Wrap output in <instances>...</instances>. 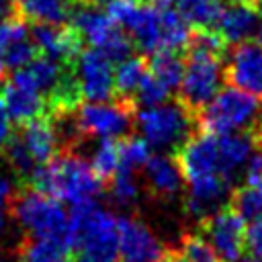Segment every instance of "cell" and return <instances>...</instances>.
<instances>
[{"label":"cell","mask_w":262,"mask_h":262,"mask_svg":"<svg viewBox=\"0 0 262 262\" xmlns=\"http://www.w3.org/2000/svg\"><path fill=\"white\" fill-rule=\"evenodd\" d=\"M147 70L170 92L178 90L182 76H184V53L182 51H170V49L156 51V53L147 55Z\"/></svg>","instance_id":"22"},{"label":"cell","mask_w":262,"mask_h":262,"mask_svg":"<svg viewBox=\"0 0 262 262\" xmlns=\"http://www.w3.org/2000/svg\"><path fill=\"white\" fill-rule=\"evenodd\" d=\"M168 96H170V90L160 80H156L147 70L141 84L137 86V92H135L133 100H135V104H141L143 108H149V106L164 104L168 100Z\"/></svg>","instance_id":"30"},{"label":"cell","mask_w":262,"mask_h":262,"mask_svg":"<svg viewBox=\"0 0 262 262\" xmlns=\"http://www.w3.org/2000/svg\"><path fill=\"white\" fill-rule=\"evenodd\" d=\"M18 12L29 23H51V25H68L76 0H16Z\"/></svg>","instance_id":"20"},{"label":"cell","mask_w":262,"mask_h":262,"mask_svg":"<svg viewBox=\"0 0 262 262\" xmlns=\"http://www.w3.org/2000/svg\"><path fill=\"white\" fill-rule=\"evenodd\" d=\"M162 262H188V260L180 250H168L166 256L162 258Z\"/></svg>","instance_id":"37"},{"label":"cell","mask_w":262,"mask_h":262,"mask_svg":"<svg viewBox=\"0 0 262 262\" xmlns=\"http://www.w3.org/2000/svg\"><path fill=\"white\" fill-rule=\"evenodd\" d=\"M237 262H262L260 258H256V256H250V258H239Z\"/></svg>","instance_id":"43"},{"label":"cell","mask_w":262,"mask_h":262,"mask_svg":"<svg viewBox=\"0 0 262 262\" xmlns=\"http://www.w3.org/2000/svg\"><path fill=\"white\" fill-rule=\"evenodd\" d=\"M149 145L139 135H125L119 139V168L135 172L137 168H143L149 160Z\"/></svg>","instance_id":"28"},{"label":"cell","mask_w":262,"mask_h":262,"mask_svg":"<svg viewBox=\"0 0 262 262\" xmlns=\"http://www.w3.org/2000/svg\"><path fill=\"white\" fill-rule=\"evenodd\" d=\"M31 39L41 55L57 63H72L76 61L78 53L82 51L84 43L80 35L68 25H51V23H33Z\"/></svg>","instance_id":"14"},{"label":"cell","mask_w":262,"mask_h":262,"mask_svg":"<svg viewBox=\"0 0 262 262\" xmlns=\"http://www.w3.org/2000/svg\"><path fill=\"white\" fill-rule=\"evenodd\" d=\"M16 16H20L16 0H0V23H6Z\"/></svg>","instance_id":"36"},{"label":"cell","mask_w":262,"mask_h":262,"mask_svg":"<svg viewBox=\"0 0 262 262\" xmlns=\"http://www.w3.org/2000/svg\"><path fill=\"white\" fill-rule=\"evenodd\" d=\"M119 262H162L166 246L137 217H119Z\"/></svg>","instance_id":"13"},{"label":"cell","mask_w":262,"mask_h":262,"mask_svg":"<svg viewBox=\"0 0 262 262\" xmlns=\"http://www.w3.org/2000/svg\"><path fill=\"white\" fill-rule=\"evenodd\" d=\"M244 178H246L248 184H254V186L262 188V145L250 158V162H248V166L244 170Z\"/></svg>","instance_id":"32"},{"label":"cell","mask_w":262,"mask_h":262,"mask_svg":"<svg viewBox=\"0 0 262 262\" xmlns=\"http://www.w3.org/2000/svg\"><path fill=\"white\" fill-rule=\"evenodd\" d=\"M178 12L196 29H215L225 0H174Z\"/></svg>","instance_id":"24"},{"label":"cell","mask_w":262,"mask_h":262,"mask_svg":"<svg viewBox=\"0 0 262 262\" xmlns=\"http://www.w3.org/2000/svg\"><path fill=\"white\" fill-rule=\"evenodd\" d=\"M139 2H149V0H139Z\"/></svg>","instance_id":"44"},{"label":"cell","mask_w":262,"mask_h":262,"mask_svg":"<svg viewBox=\"0 0 262 262\" xmlns=\"http://www.w3.org/2000/svg\"><path fill=\"white\" fill-rule=\"evenodd\" d=\"M18 262H72V252L55 239L23 235L14 248Z\"/></svg>","instance_id":"21"},{"label":"cell","mask_w":262,"mask_h":262,"mask_svg":"<svg viewBox=\"0 0 262 262\" xmlns=\"http://www.w3.org/2000/svg\"><path fill=\"white\" fill-rule=\"evenodd\" d=\"M252 129L256 131V135H258V147L262 145V106H260V111H258V117H256V123L252 125Z\"/></svg>","instance_id":"38"},{"label":"cell","mask_w":262,"mask_h":262,"mask_svg":"<svg viewBox=\"0 0 262 262\" xmlns=\"http://www.w3.org/2000/svg\"><path fill=\"white\" fill-rule=\"evenodd\" d=\"M133 100H108V102H84L74 111V123L80 135L86 137H113L121 139L129 135L137 111Z\"/></svg>","instance_id":"8"},{"label":"cell","mask_w":262,"mask_h":262,"mask_svg":"<svg viewBox=\"0 0 262 262\" xmlns=\"http://www.w3.org/2000/svg\"><path fill=\"white\" fill-rule=\"evenodd\" d=\"M258 111L260 104L252 94L229 86L219 90L215 98L201 111L196 117V127L199 131L211 135L246 131L256 123Z\"/></svg>","instance_id":"7"},{"label":"cell","mask_w":262,"mask_h":262,"mask_svg":"<svg viewBox=\"0 0 262 262\" xmlns=\"http://www.w3.org/2000/svg\"><path fill=\"white\" fill-rule=\"evenodd\" d=\"M143 168H145L147 186L154 196L168 201L180 192L184 178H182V172H180L174 156L156 154L147 160V164Z\"/></svg>","instance_id":"19"},{"label":"cell","mask_w":262,"mask_h":262,"mask_svg":"<svg viewBox=\"0 0 262 262\" xmlns=\"http://www.w3.org/2000/svg\"><path fill=\"white\" fill-rule=\"evenodd\" d=\"M145 74H147V57L141 53L139 55L135 53V55L127 57L125 61L117 63V68H115V98L133 100L137 86L141 84Z\"/></svg>","instance_id":"23"},{"label":"cell","mask_w":262,"mask_h":262,"mask_svg":"<svg viewBox=\"0 0 262 262\" xmlns=\"http://www.w3.org/2000/svg\"><path fill=\"white\" fill-rule=\"evenodd\" d=\"M246 221L227 205L199 221V233L221 262H237L246 252Z\"/></svg>","instance_id":"9"},{"label":"cell","mask_w":262,"mask_h":262,"mask_svg":"<svg viewBox=\"0 0 262 262\" xmlns=\"http://www.w3.org/2000/svg\"><path fill=\"white\" fill-rule=\"evenodd\" d=\"M246 250H250L252 256L262 260V219L254 221L246 229Z\"/></svg>","instance_id":"33"},{"label":"cell","mask_w":262,"mask_h":262,"mask_svg":"<svg viewBox=\"0 0 262 262\" xmlns=\"http://www.w3.org/2000/svg\"><path fill=\"white\" fill-rule=\"evenodd\" d=\"M260 27L258 4L250 0H229L225 2L215 31L225 39L227 45H237L250 41Z\"/></svg>","instance_id":"15"},{"label":"cell","mask_w":262,"mask_h":262,"mask_svg":"<svg viewBox=\"0 0 262 262\" xmlns=\"http://www.w3.org/2000/svg\"><path fill=\"white\" fill-rule=\"evenodd\" d=\"M4 227H6V215H4V211H0V235H2Z\"/></svg>","instance_id":"42"},{"label":"cell","mask_w":262,"mask_h":262,"mask_svg":"<svg viewBox=\"0 0 262 262\" xmlns=\"http://www.w3.org/2000/svg\"><path fill=\"white\" fill-rule=\"evenodd\" d=\"M86 4H92V6H108L113 0H82Z\"/></svg>","instance_id":"40"},{"label":"cell","mask_w":262,"mask_h":262,"mask_svg":"<svg viewBox=\"0 0 262 262\" xmlns=\"http://www.w3.org/2000/svg\"><path fill=\"white\" fill-rule=\"evenodd\" d=\"M227 207L235 215H239L244 221L254 223V221L262 219V188L248 184V182L231 188Z\"/></svg>","instance_id":"25"},{"label":"cell","mask_w":262,"mask_h":262,"mask_svg":"<svg viewBox=\"0 0 262 262\" xmlns=\"http://www.w3.org/2000/svg\"><path fill=\"white\" fill-rule=\"evenodd\" d=\"M10 123H12V119L8 115V108L4 104V98L0 94V154H2L4 145L8 143V139L12 137V125Z\"/></svg>","instance_id":"34"},{"label":"cell","mask_w":262,"mask_h":262,"mask_svg":"<svg viewBox=\"0 0 262 262\" xmlns=\"http://www.w3.org/2000/svg\"><path fill=\"white\" fill-rule=\"evenodd\" d=\"M108 190H111V196L117 205H129L137 199V192H139V186H137V180H135V172H129V170H117V174L113 176V180L108 182Z\"/></svg>","instance_id":"31"},{"label":"cell","mask_w":262,"mask_h":262,"mask_svg":"<svg viewBox=\"0 0 262 262\" xmlns=\"http://www.w3.org/2000/svg\"><path fill=\"white\" fill-rule=\"evenodd\" d=\"M184 53V76L178 86L176 100L196 119L201 111L215 98L223 82V57L182 51Z\"/></svg>","instance_id":"6"},{"label":"cell","mask_w":262,"mask_h":262,"mask_svg":"<svg viewBox=\"0 0 262 262\" xmlns=\"http://www.w3.org/2000/svg\"><path fill=\"white\" fill-rule=\"evenodd\" d=\"M68 248L72 262H119L117 217L96 201L72 205Z\"/></svg>","instance_id":"1"},{"label":"cell","mask_w":262,"mask_h":262,"mask_svg":"<svg viewBox=\"0 0 262 262\" xmlns=\"http://www.w3.org/2000/svg\"><path fill=\"white\" fill-rule=\"evenodd\" d=\"M6 209L8 215L20 223L25 235L55 239L68 246L70 211L63 209L61 201L43 194L33 186L18 184Z\"/></svg>","instance_id":"3"},{"label":"cell","mask_w":262,"mask_h":262,"mask_svg":"<svg viewBox=\"0 0 262 262\" xmlns=\"http://www.w3.org/2000/svg\"><path fill=\"white\" fill-rule=\"evenodd\" d=\"M135 125L149 147L168 156L176 154L186 139L199 131L196 119L178 100L141 108L135 117Z\"/></svg>","instance_id":"4"},{"label":"cell","mask_w":262,"mask_h":262,"mask_svg":"<svg viewBox=\"0 0 262 262\" xmlns=\"http://www.w3.org/2000/svg\"><path fill=\"white\" fill-rule=\"evenodd\" d=\"M174 160L182 172L184 182H194L207 176H223L219 164L217 135L194 131L186 143L174 154Z\"/></svg>","instance_id":"12"},{"label":"cell","mask_w":262,"mask_h":262,"mask_svg":"<svg viewBox=\"0 0 262 262\" xmlns=\"http://www.w3.org/2000/svg\"><path fill=\"white\" fill-rule=\"evenodd\" d=\"M180 252L186 256L188 262H221L213 248L205 242V237L199 231L182 233L180 237Z\"/></svg>","instance_id":"29"},{"label":"cell","mask_w":262,"mask_h":262,"mask_svg":"<svg viewBox=\"0 0 262 262\" xmlns=\"http://www.w3.org/2000/svg\"><path fill=\"white\" fill-rule=\"evenodd\" d=\"M0 262H18L16 252H2L0 250Z\"/></svg>","instance_id":"39"},{"label":"cell","mask_w":262,"mask_h":262,"mask_svg":"<svg viewBox=\"0 0 262 262\" xmlns=\"http://www.w3.org/2000/svg\"><path fill=\"white\" fill-rule=\"evenodd\" d=\"M227 61L223 63V78L229 86L262 98V43L244 41L227 49Z\"/></svg>","instance_id":"11"},{"label":"cell","mask_w":262,"mask_h":262,"mask_svg":"<svg viewBox=\"0 0 262 262\" xmlns=\"http://www.w3.org/2000/svg\"><path fill=\"white\" fill-rule=\"evenodd\" d=\"M82 96L90 102L115 100V63L96 47H82L76 61Z\"/></svg>","instance_id":"10"},{"label":"cell","mask_w":262,"mask_h":262,"mask_svg":"<svg viewBox=\"0 0 262 262\" xmlns=\"http://www.w3.org/2000/svg\"><path fill=\"white\" fill-rule=\"evenodd\" d=\"M2 156H4V160H6V164H8V168L14 172L18 184H27V182L31 180L33 172H35L37 166H39V164L33 160V156L29 154V149L25 147V143H23V139L18 137L16 131L12 133V137L8 139V143L4 145Z\"/></svg>","instance_id":"26"},{"label":"cell","mask_w":262,"mask_h":262,"mask_svg":"<svg viewBox=\"0 0 262 262\" xmlns=\"http://www.w3.org/2000/svg\"><path fill=\"white\" fill-rule=\"evenodd\" d=\"M16 186H18V184H14L8 176H4V174L0 172V211H4V207H8V203H10V199H12L14 190H16Z\"/></svg>","instance_id":"35"},{"label":"cell","mask_w":262,"mask_h":262,"mask_svg":"<svg viewBox=\"0 0 262 262\" xmlns=\"http://www.w3.org/2000/svg\"><path fill=\"white\" fill-rule=\"evenodd\" d=\"M258 10H260V27H258V41L262 43V0L258 2Z\"/></svg>","instance_id":"41"},{"label":"cell","mask_w":262,"mask_h":262,"mask_svg":"<svg viewBox=\"0 0 262 262\" xmlns=\"http://www.w3.org/2000/svg\"><path fill=\"white\" fill-rule=\"evenodd\" d=\"M2 98H4V104L8 108V115L12 119V123L18 125H25L37 117H43V115H49V108H47V100L33 88L25 86V84H18L14 82L12 78L4 84L2 88Z\"/></svg>","instance_id":"18"},{"label":"cell","mask_w":262,"mask_h":262,"mask_svg":"<svg viewBox=\"0 0 262 262\" xmlns=\"http://www.w3.org/2000/svg\"><path fill=\"white\" fill-rule=\"evenodd\" d=\"M27 186H33L57 201L78 205L84 201H96L106 184L96 176L90 162L76 151L61 149L53 160L37 166Z\"/></svg>","instance_id":"2"},{"label":"cell","mask_w":262,"mask_h":262,"mask_svg":"<svg viewBox=\"0 0 262 262\" xmlns=\"http://www.w3.org/2000/svg\"><path fill=\"white\" fill-rule=\"evenodd\" d=\"M217 145H219L221 174L229 184H233L237 180V174L246 170L250 158L258 149V135L250 127L246 131L217 135Z\"/></svg>","instance_id":"16"},{"label":"cell","mask_w":262,"mask_h":262,"mask_svg":"<svg viewBox=\"0 0 262 262\" xmlns=\"http://www.w3.org/2000/svg\"><path fill=\"white\" fill-rule=\"evenodd\" d=\"M70 27L80 35L82 43L100 49L113 63H121L127 57L135 55L133 39L100 6L82 2L80 6L74 8Z\"/></svg>","instance_id":"5"},{"label":"cell","mask_w":262,"mask_h":262,"mask_svg":"<svg viewBox=\"0 0 262 262\" xmlns=\"http://www.w3.org/2000/svg\"><path fill=\"white\" fill-rule=\"evenodd\" d=\"M16 133L39 166L47 164L49 160H53L61 151L59 131H57L53 117H49V115H43V117H37L25 125H18Z\"/></svg>","instance_id":"17"},{"label":"cell","mask_w":262,"mask_h":262,"mask_svg":"<svg viewBox=\"0 0 262 262\" xmlns=\"http://www.w3.org/2000/svg\"><path fill=\"white\" fill-rule=\"evenodd\" d=\"M90 166L96 172V176L108 186V182L119 170V139H113V137L100 139V143L92 154Z\"/></svg>","instance_id":"27"}]
</instances>
